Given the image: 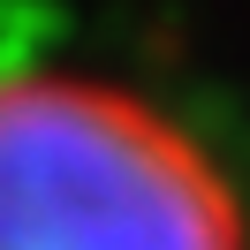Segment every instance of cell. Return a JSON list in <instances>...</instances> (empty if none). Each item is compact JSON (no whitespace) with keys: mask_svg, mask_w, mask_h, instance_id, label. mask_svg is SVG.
<instances>
[{"mask_svg":"<svg viewBox=\"0 0 250 250\" xmlns=\"http://www.w3.org/2000/svg\"><path fill=\"white\" fill-rule=\"evenodd\" d=\"M0 250H250V220L152 99L23 68L0 76Z\"/></svg>","mask_w":250,"mask_h":250,"instance_id":"1","label":"cell"}]
</instances>
